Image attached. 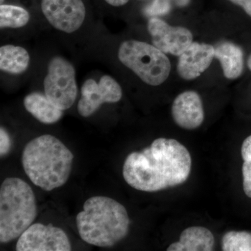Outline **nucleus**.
<instances>
[{"label":"nucleus","mask_w":251,"mask_h":251,"mask_svg":"<svg viewBox=\"0 0 251 251\" xmlns=\"http://www.w3.org/2000/svg\"><path fill=\"white\" fill-rule=\"evenodd\" d=\"M192 166L191 154L177 140L159 138L141 151L130 153L123 166V176L130 187L157 192L188 179Z\"/></svg>","instance_id":"f257e3e1"},{"label":"nucleus","mask_w":251,"mask_h":251,"mask_svg":"<svg viewBox=\"0 0 251 251\" xmlns=\"http://www.w3.org/2000/svg\"><path fill=\"white\" fill-rule=\"evenodd\" d=\"M74 156L58 138L43 135L23 150V169L31 182L46 191L62 187L72 173Z\"/></svg>","instance_id":"f03ea898"},{"label":"nucleus","mask_w":251,"mask_h":251,"mask_svg":"<svg viewBox=\"0 0 251 251\" xmlns=\"http://www.w3.org/2000/svg\"><path fill=\"white\" fill-rule=\"evenodd\" d=\"M76 225L84 242L95 247H112L126 237L130 219L121 203L111 198L94 196L84 203Z\"/></svg>","instance_id":"7ed1b4c3"},{"label":"nucleus","mask_w":251,"mask_h":251,"mask_svg":"<svg viewBox=\"0 0 251 251\" xmlns=\"http://www.w3.org/2000/svg\"><path fill=\"white\" fill-rule=\"evenodd\" d=\"M37 216L35 195L24 180L9 177L0 187V242L18 239Z\"/></svg>","instance_id":"20e7f679"},{"label":"nucleus","mask_w":251,"mask_h":251,"mask_svg":"<svg viewBox=\"0 0 251 251\" xmlns=\"http://www.w3.org/2000/svg\"><path fill=\"white\" fill-rule=\"evenodd\" d=\"M118 57L124 65L150 85H161L171 74V62L166 53L145 42L125 41L119 49Z\"/></svg>","instance_id":"39448f33"},{"label":"nucleus","mask_w":251,"mask_h":251,"mask_svg":"<svg viewBox=\"0 0 251 251\" xmlns=\"http://www.w3.org/2000/svg\"><path fill=\"white\" fill-rule=\"evenodd\" d=\"M44 85L46 97L57 108L63 111L72 108L77 88L75 69L67 59L61 57L51 59Z\"/></svg>","instance_id":"423d86ee"},{"label":"nucleus","mask_w":251,"mask_h":251,"mask_svg":"<svg viewBox=\"0 0 251 251\" xmlns=\"http://www.w3.org/2000/svg\"><path fill=\"white\" fill-rule=\"evenodd\" d=\"M17 251H69L72 244L66 232L53 225L33 224L18 238Z\"/></svg>","instance_id":"0eeeda50"},{"label":"nucleus","mask_w":251,"mask_h":251,"mask_svg":"<svg viewBox=\"0 0 251 251\" xmlns=\"http://www.w3.org/2000/svg\"><path fill=\"white\" fill-rule=\"evenodd\" d=\"M81 95L77 104V111L81 116L88 117L103 103L120 101L122 90L115 79L105 75L101 77L98 83L93 79L86 80L81 88Z\"/></svg>","instance_id":"6e6552de"},{"label":"nucleus","mask_w":251,"mask_h":251,"mask_svg":"<svg viewBox=\"0 0 251 251\" xmlns=\"http://www.w3.org/2000/svg\"><path fill=\"white\" fill-rule=\"evenodd\" d=\"M41 9L51 25L64 32L76 31L85 21L82 0H42Z\"/></svg>","instance_id":"1a4fd4ad"},{"label":"nucleus","mask_w":251,"mask_h":251,"mask_svg":"<svg viewBox=\"0 0 251 251\" xmlns=\"http://www.w3.org/2000/svg\"><path fill=\"white\" fill-rule=\"evenodd\" d=\"M148 28L153 45L166 54L181 55L193 42L187 28L173 27L158 18H150Z\"/></svg>","instance_id":"9d476101"},{"label":"nucleus","mask_w":251,"mask_h":251,"mask_svg":"<svg viewBox=\"0 0 251 251\" xmlns=\"http://www.w3.org/2000/svg\"><path fill=\"white\" fill-rule=\"evenodd\" d=\"M214 58H215L214 46L204 43L193 42L179 55L178 74L184 80H194L210 67Z\"/></svg>","instance_id":"9b49d317"},{"label":"nucleus","mask_w":251,"mask_h":251,"mask_svg":"<svg viewBox=\"0 0 251 251\" xmlns=\"http://www.w3.org/2000/svg\"><path fill=\"white\" fill-rule=\"evenodd\" d=\"M172 116L176 125L186 130L201 126L204 120L201 96L194 91H186L175 98L172 105Z\"/></svg>","instance_id":"f8f14e48"},{"label":"nucleus","mask_w":251,"mask_h":251,"mask_svg":"<svg viewBox=\"0 0 251 251\" xmlns=\"http://www.w3.org/2000/svg\"><path fill=\"white\" fill-rule=\"evenodd\" d=\"M215 239L212 232L206 227L193 226L185 229L179 241L173 243L167 249L168 251H211Z\"/></svg>","instance_id":"ddd939ff"},{"label":"nucleus","mask_w":251,"mask_h":251,"mask_svg":"<svg viewBox=\"0 0 251 251\" xmlns=\"http://www.w3.org/2000/svg\"><path fill=\"white\" fill-rule=\"evenodd\" d=\"M215 58L219 61L225 77L235 80L242 75L244 71V52L239 46L224 41L216 46Z\"/></svg>","instance_id":"4468645a"},{"label":"nucleus","mask_w":251,"mask_h":251,"mask_svg":"<svg viewBox=\"0 0 251 251\" xmlns=\"http://www.w3.org/2000/svg\"><path fill=\"white\" fill-rule=\"evenodd\" d=\"M23 103L26 110L41 123L52 125L63 116V110L54 105L45 94L32 92L25 97Z\"/></svg>","instance_id":"2eb2a0df"},{"label":"nucleus","mask_w":251,"mask_h":251,"mask_svg":"<svg viewBox=\"0 0 251 251\" xmlns=\"http://www.w3.org/2000/svg\"><path fill=\"white\" fill-rule=\"evenodd\" d=\"M29 63L27 51L21 46L6 45L0 48V69L11 74H21Z\"/></svg>","instance_id":"dca6fc26"},{"label":"nucleus","mask_w":251,"mask_h":251,"mask_svg":"<svg viewBox=\"0 0 251 251\" xmlns=\"http://www.w3.org/2000/svg\"><path fill=\"white\" fill-rule=\"evenodd\" d=\"M29 13L20 6L2 4L0 6V27L20 28L26 25Z\"/></svg>","instance_id":"f3484780"},{"label":"nucleus","mask_w":251,"mask_h":251,"mask_svg":"<svg viewBox=\"0 0 251 251\" xmlns=\"http://www.w3.org/2000/svg\"><path fill=\"white\" fill-rule=\"evenodd\" d=\"M222 249L224 251H251V233L236 231L227 232L222 239Z\"/></svg>","instance_id":"a211bd4d"},{"label":"nucleus","mask_w":251,"mask_h":251,"mask_svg":"<svg viewBox=\"0 0 251 251\" xmlns=\"http://www.w3.org/2000/svg\"><path fill=\"white\" fill-rule=\"evenodd\" d=\"M243 158V188L248 197L251 198V135L244 140L242 146Z\"/></svg>","instance_id":"6ab92c4d"},{"label":"nucleus","mask_w":251,"mask_h":251,"mask_svg":"<svg viewBox=\"0 0 251 251\" xmlns=\"http://www.w3.org/2000/svg\"><path fill=\"white\" fill-rule=\"evenodd\" d=\"M190 0H153L151 4L146 6L144 12L148 16H162L171 11L173 4L184 6Z\"/></svg>","instance_id":"aec40b11"},{"label":"nucleus","mask_w":251,"mask_h":251,"mask_svg":"<svg viewBox=\"0 0 251 251\" xmlns=\"http://www.w3.org/2000/svg\"><path fill=\"white\" fill-rule=\"evenodd\" d=\"M11 140L6 130L3 127L0 128V156L4 157L9 153L11 148Z\"/></svg>","instance_id":"412c9836"},{"label":"nucleus","mask_w":251,"mask_h":251,"mask_svg":"<svg viewBox=\"0 0 251 251\" xmlns=\"http://www.w3.org/2000/svg\"><path fill=\"white\" fill-rule=\"evenodd\" d=\"M229 1L238 6H240L251 17V0H229Z\"/></svg>","instance_id":"4be33fe9"},{"label":"nucleus","mask_w":251,"mask_h":251,"mask_svg":"<svg viewBox=\"0 0 251 251\" xmlns=\"http://www.w3.org/2000/svg\"><path fill=\"white\" fill-rule=\"evenodd\" d=\"M108 4L114 6H123L128 2V0H105Z\"/></svg>","instance_id":"5701e85b"},{"label":"nucleus","mask_w":251,"mask_h":251,"mask_svg":"<svg viewBox=\"0 0 251 251\" xmlns=\"http://www.w3.org/2000/svg\"><path fill=\"white\" fill-rule=\"evenodd\" d=\"M247 65L249 69L251 71V54L248 59Z\"/></svg>","instance_id":"b1692460"},{"label":"nucleus","mask_w":251,"mask_h":251,"mask_svg":"<svg viewBox=\"0 0 251 251\" xmlns=\"http://www.w3.org/2000/svg\"><path fill=\"white\" fill-rule=\"evenodd\" d=\"M4 0H0V1H1V2H3V1H4Z\"/></svg>","instance_id":"393cba45"}]
</instances>
